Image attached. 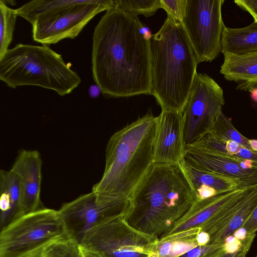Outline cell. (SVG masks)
I'll return each instance as SVG.
<instances>
[{"label":"cell","instance_id":"obj_16","mask_svg":"<svg viewBox=\"0 0 257 257\" xmlns=\"http://www.w3.org/2000/svg\"><path fill=\"white\" fill-rule=\"evenodd\" d=\"M245 189L239 188L225 192L201 200L196 199L188 211L162 237L183 230L200 227L219 209Z\"/></svg>","mask_w":257,"mask_h":257},{"label":"cell","instance_id":"obj_15","mask_svg":"<svg viewBox=\"0 0 257 257\" xmlns=\"http://www.w3.org/2000/svg\"><path fill=\"white\" fill-rule=\"evenodd\" d=\"M42 161L37 150H21L10 170L21 179L22 200L19 217L41 208Z\"/></svg>","mask_w":257,"mask_h":257},{"label":"cell","instance_id":"obj_11","mask_svg":"<svg viewBox=\"0 0 257 257\" xmlns=\"http://www.w3.org/2000/svg\"><path fill=\"white\" fill-rule=\"evenodd\" d=\"M113 8V0H84L79 4L38 18L32 25L33 38L47 45L65 39H74L94 16Z\"/></svg>","mask_w":257,"mask_h":257},{"label":"cell","instance_id":"obj_35","mask_svg":"<svg viewBox=\"0 0 257 257\" xmlns=\"http://www.w3.org/2000/svg\"><path fill=\"white\" fill-rule=\"evenodd\" d=\"M250 146L252 150L257 151V140H250Z\"/></svg>","mask_w":257,"mask_h":257},{"label":"cell","instance_id":"obj_24","mask_svg":"<svg viewBox=\"0 0 257 257\" xmlns=\"http://www.w3.org/2000/svg\"><path fill=\"white\" fill-rule=\"evenodd\" d=\"M18 16L17 9L10 8L4 1L0 0V57L9 49Z\"/></svg>","mask_w":257,"mask_h":257},{"label":"cell","instance_id":"obj_19","mask_svg":"<svg viewBox=\"0 0 257 257\" xmlns=\"http://www.w3.org/2000/svg\"><path fill=\"white\" fill-rule=\"evenodd\" d=\"M223 54L242 55L257 52V21L240 28L224 27L221 40Z\"/></svg>","mask_w":257,"mask_h":257},{"label":"cell","instance_id":"obj_17","mask_svg":"<svg viewBox=\"0 0 257 257\" xmlns=\"http://www.w3.org/2000/svg\"><path fill=\"white\" fill-rule=\"evenodd\" d=\"M220 72L238 83L236 89L249 90L257 84V52L242 55L224 54Z\"/></svg>","mask_w":257,"mask_h":257},{"label":"cell","instance_id":"obj_31","mask_svg":"<svg viewBox=\"0 0 257 257\" xmlns=\"http://www.w3.org/2000/svg\"><path fill=\"white\" fill-rule=\"evenodd\" d=\"M255 236V235H253L250 237L239 249L234 251H228L219 257H240L244 254H247Z\"/></svg>","mask_w":257,"mask_h":257},{"label":"cell","instance_id":"obj_4","mask_svg":"<svg viewBox=\"0 0 257 257\" xmlns=\"http://www.w3.org/2000/svg\"><path fill=\"white\" fill-rule=\"evenodd\" d=\"M150 47L151 95L162 109L183 112L198 65L184 27L167 17Z\"/></svg>","mask_w":257,"mask_h":257},{"label":"cell","instance_id":"obj_7","mask_svg":"<svg viewBox=\"0 0 257 257\" xmlns=\"http://www.w3.org/2000/svg\"><path fill=\"white\" fill-rule=\"evenodd\" d=\"M123 216L87 231L81 247L103 257H157L155 246L159 238L132 227Z\"/></svg>","mask_w":257,"mask_h":257},{"label":"cell","instance_id":"obj_5","mask_svg":"<svg viewBox=\"0 0 257 257\" xmlns=\"http://www.w3.org/2000/svg\"><path fill=\"white\" fill-rule=\"evenodd\" d=\"M71 66L47 45L19 43L0 57V79L10 88L38 86L64 96L81 81Z\"/></svg>","mask_w":257,"mask_h":257},{"label":"cell","instance_id":"obj_32","mask_svg":"<svg viewBox=\"0 0 257 257\" xmlns=\"http://www.w3.org/2000/svg\"><path fill=\"white\" fill-rule=\"evenodd\" d=\"M209 239V235L206 233L200 230L197 235V240L198 245L203 246L208 244Z\"/></svg>","mask_w":257,"mask_h":257},{"label":"cell","instance_id":"obj_3","mask_svg":"<svg viewBox=\"0 0 257 257\" xmlns=\"http://www.w3.org/2000/svg\"><path fill=\"white\" fill-rule=\"evenodd\" d=\"M158 122L159 116L149 110L112 135L103 174L92 191L109 199L130 197L154 163Z\"/></svg>","mask_w":257,"mask_h":257},{"label":"cell","instance_id":"obj_8","mask_svg":"<svg viewBox=\"0 0 257 257\" xmlns=\"http://www.w3.org/2000/svg\"><path fill=\"white\" fill-rule=\"evenodd\" d=\"M223 0H186L181 22L193 48L198 64L211 62L221 51L225 25L221 9Z\"/></svg>","mask_w":257,"mask_h":257},{"label":"cell","instance_id":"obj_14","mask_svg":"<svg viewBox=\"0 0 257 257\" xmlns=\"http://www.w3.org/2000/svg\"><path fill=\"white\" fill-rule=\"evenodd\" d=\"M158 116L154 163H181L185 147L183 112L162 109Z\"/></svg>","mask_w":257,"mask_h":257},{"label":"cell","instance_id":"obj_25","mask_svg":"<svg viewBox=\"0 0 257 257\" xmlns=\"http://www.w3.org/2000/svg\"><path fill=\"white\" fill-rule=\"evenodd\" d=\"M43 255L44 257H84L80 244L69 237L44 247Z\"/></svg>","mask_w":257,"mask_h":257},{"label":"cell","instance_id":"obj_1","mask_svg":"<svg viewBox=\"0 0 257 257\" xmlns=\"http://www.w3.org/2000/svg\"><path fill=\"white\" fill-rule=\"evenodd\" d=\"M139 18L108 10L92 36V76L104 97L152 94L151 37Z\"/></svg>","mask_w":257,"mask_h":257},{"label":"cell","instance_id":"obj_36","mask_svg":"<svg viewBox=\"0 0 257 257\" xmlns=\"http://www.w3.org/2000/svg\"><path fill=\"white\" fill-rule=\"evenodd\" d=\"M255 87H257V84L255 86Z\"/></svg>","mask_w":257,"mask_h":257},{"label":"cell","instance_id":"obj_10","mask_svg":"<svg viewBox=\"0 0 257 257\" xmlns=\"http://www.w3.org/2000/svg\"><path fill=\"white\" fill-rule=\"evenodd\" d=\"M128 204L129 198L109 199L91 191L63 204L58 211L68 237L80 244L90 229L123 216Z\"/></svg>","mask_w":257,"mask_h":257},{"label":"cell","instance_id":"obj_30","mask_svg":"<svg viewBox=\"0 0 257 257\" xmlns=\"http://www.w3.org/2000/svg\"><path fill=\"white\" fill-rule=\"evenodd\" d=\"M241 228L246 234H255L257 231V206Z\"/></svg>","mask_w":257,"mask_h":257},{"label":"cell","instance_id":"obj_28","mask_svg":"<svg viewBox=\"0 0 257 257\" xmlns=\"http://www.w3.org/2000/svg\"><path fill=\"white\" fill-rule=\"evenodd\" d=\"M222 246L223 245H199L178 257H202L208 252Z\"/></svg>","mask_w":257,"mask_h":257},{"label":"cell","instance_id":"obj_9","mask_svg":"<svg viewBox=\"0 0 257 257\" xmlns=\"http://www.w3.org/2000/svg\"><path fill=\"white\" fill-rule=\"evenodd\" d=\"M224 104L223 91L219 84L207 74L197 73L183 111L185 145L197 142L210 132Z\"/></svg>","mask_w":257,"mask_h":257},{"label":"cell","instance_id":"obj_23","mask_svg":"<svg viewBox=\"0 0 257 257\" xmlns=\"http://www.w3.org/2000/svg\"><path fill=\"white\" fill-rule=\"evenodd\" d=\"M209 134L219 142L233 141L252 150L250 140L244 137L234 127L230 119L223 112L222 108L219 110Z\"/></svg>","mask_w":257,"mask_h":257},{"label":"cell","instance_id":"obj_13","mask_svg":"<svg viewBox=\"0 0 257 257\" xmlns=\"http://www.w3.org/2000/svg\"><path fill=\"white\" fill-rule=\"evenodd\" d=\"M183 161L200 170L235 181L238 188L257 184V167L193 145H185Z\"/></svg>","mask_w":257,"mask_h":257},{"label":"cell","instance_id":"obj_12","mask_svg":"<svg viewBox=\"0 0 257 257\" xmlns=\"http://www.w3.org/2000/svg\"><path fill=\"white\" fill-rule=\"evenodd\" d=\"M256 206L257 184L245 188L200 226L209 236L207 245H224L227 238L242 227Z\"/></svg>","mask_w":257,"mask_h":257},{"label":"cell","instance_id":"obj_33","mask_svg":"<svg viewBox=\"0 0 257 257\" xmlns=\"http://www.w3.org/2000/svg\"><path fill=\"white\" fill-rule=\"evenodd\" d=\"M84 257H103L93 252L84 249L81 247Z\"/></svg>","mask_w":257,"mask_h":257},{"label":"cell","instance_id":"obj_29","mask_svg":"<svg viewBox=\"0 0 257 257\" xmlns=\"http://www.w3.org/2000/svg\"><path fill=\"white\" fill-rule=\"evenodd\" d=\"M234 3L241 9L248 12L257 21V0H236Z\"/></svg>","mask_w":257,"mask_h":257},{"label":"cell","instance_id":"obj_2","mask_svg":"<svg viewBox=\"0 0 257 257\" xmlns=\"http://www.w3.org/2000/svg\"><path fill=\"white\" fill-rule=\"evenodd\" d=\"M196 199L180 163H154L130 195L123 218L135 229L160 238Z\"/></svg>","mask_w":257,"mask_h":257},{"label":"cell","instance_id":"obj_26","mask_svg":"<svg viewBox=\"0 0 257 257\" xmlns=\"http://www.w3.org/2000/svg\"><path fill=\"white\" fill-rule=\"evenodd\" d=\"M114 9L145 17L154 15L161 8L160 0H113Z\"/></svg>","mask_w":257,"mask_h":257},{"label":"cell","instance_id":"obj_20","mask_svg":"<svg viewBox=\"0 0 257 257\" xmlns=\"http://www.w3.org/2000/svg\"><path fill=\"white\" fill-rule=\"evenodd\" d=\"M200 230L195 227L159 238L155 246L157 257H178L199 246L197 235Z\"/></svg>","mask_w":257,"mask_h":257},{"label":"cell","instance_id":"obj_6","mask_svg":"<svg viewBox=\"0 0 257 257\" xmlns=\"http://www.w3.org/2000/svg\"><path fill=\"white\" fill-rule=\"evenodd\" d=\"M68 237L58 210L43 207L2 228L0 257H27L53 242Z\"/></svg>","mask_w":257,"mask_h":257},{"label":"cell","instance_id":"obj_22","mask_svg":"<svg viewBox=\"0 0 257 257\" xmlns=\"http://www.w3.org/2000/svg\"><path fill=\"white\" fill-rule=\"evenodd\" d=\"M180 164L194 191L201 186L212 188L217 194L239 189L233 180L200 170L183 161Z\"/></svg>","mask_w":257,"mask_h":257},{"label":"cell","instance_id":"obj_18","mask_svg":"<svg viewBox=\"0 0 257 257\" xmlns=\"http://www.w3.org/2000/svg\"><path fill=\"white\" fill-rule=\"evenodd\" d=\"M1 225L3 228L19 217L22 187L19 177L10 170L0 171Z\"/></svg>","mask_w":257,"mask_h":257},{"label":"cell","instance_id":"obj_21","mask_svg":"<svg viewBox=\"0 0 257 257\" xmlns=\"http://www.w3.org/2000/svg\"><path fill=\"white\" fill-rule=\"evenodd\" d=\"M194 145L238 162L248 163L257 167V151L248 149L236 142H220L208 134L195 143Z\"/></svg>","mask_w":257,"mask_h":257},{"label":"cell","instance_id":"obj_27","mask_svg":"<svg viewBox=\"0 0 257 257\" xmlns=\"http://www.w3.org/2000/svg\"><path fill=\"white\" fill-rule=\"evenodd\" d=\"M161 8L167 13V17L181 23L184 18L186 0H160Z\"/></svg>","mask_w":257,"mask_h":257},{"label":"cell","instance_id":"obj_37","mask_svg":"<svg viewBox=\"0 0 257 257\" xmlns=\"http://www.w3.org/2000/svg\"><path fill=\"white\" fill-rule=\"evenodd\" d=\"M255 257H257V255Z\"/></svg>","mask_w":257,"mask_h":257},{"label":"cell","instance_id":"obj_34","mask_svg":"<svg viewBox=\"0 0 257 257\" xmlns=\"http://www.w3.org/2000/svg\"><path fill=\"white\" fill-rule=\"evenodd\" d=\"M43 248L38 250L27 257H44L43 255Z\"/></svg>","mask_w":257,"mask_h":257}]
</instances>
